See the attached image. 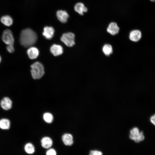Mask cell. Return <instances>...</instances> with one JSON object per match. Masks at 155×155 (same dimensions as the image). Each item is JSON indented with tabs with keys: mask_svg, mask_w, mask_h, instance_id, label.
<instances>
[{
	"mask_svg": "<svg viewBox=\"0 0 155 155\" xmlns=\"http://www.w3.org/2000/svg\"><path fill=\"white\" fill-rule=\"evenodd\" d=\"M37 38L36 33L31 29L27 28L21 31L20 42L23 46L27 47L34 44L36 42Z\"/></svg>",
	"mask_w": 155,
	"mask_h": 155,
	"instance_id": "cell-1",
	"label": "cell"
},
{
	"mask_svg": "<svg viewBox=\"0 0 155 155\" xmlns=\"http://www.w3.org/2000/svg\"><path fill=\"white\" fill-rule=\"evenodd\" d=\"M31 72L32 78L35 79L41 78L44 74V68L39 62H36L31 65Z\"/></svg>",
	"mask_w": 155,
	"mask_h": 155,
	"instance_id": "cell-2",
	"label": "cell"
},
{
	"mask_svg": "<svg viewBox=\"0 0 155 155\" xmlns=\"http://www.w3.org/2000/svg\"><path fill=\"white\" fill-rule=\"evenodd\" d=\"M130 138L137 143L144 140L145 136L142 131H140L139 129L137 127H135L130 131L129 135Z\"/></svg>",
	"mask_w": 155,
	"mask_h": 155,
	"instance_id": "cell-3",
	"label": "cell"
},
{
	"mask_svg": "<svg viewBox=\"0 0 155 155\" xmlns=\"http://www.w3.org/2000/svg\"><path fill=\"white\" fill-rule=\"evenodd\" d=\"M75 36L72 32H68L63 34L61 38V41L66 46L71 47L75 44Z\"/></svg>",
	"mask_w": 155,
	"mask_h": 155,
	"instance_id": "cell-4",
	"label": "cell"
},
{
	"mask_svg": "<svg viewBox=\"0 0 155 155\" xmlns=\"http://www.w3.org/2000/svg\"><path fill=\"white\" fill-rule=\"evenodd\" d=\"M2 39L3 42L7 45H13L14 38L11 31L9 29L5 30L3 32Z\"/></svg>",
	"mask_w": 155,
	"mask_h": 155,
	"instance_id": "cell-5",
	"label": "cell"
},
{
	"mask_svg": "<svg viewBox=\"0 0 155 155\" xmlns=\"http://www.w3.org/2000/svg\"><path fill=\"white\" fill-rule=\"evenodd\" d=\"M56 15L58 20L63 23L67 22L69 17L67 12L65 11L62 10L58 11Z\"/></svg>",
	"mask_w": 155,
	"mask_h": 155,
	"instance_id": "cell-6",
	"label": "cell"
},
{
	"mask_svg": "<svg viewBox=\"0 0 155 155\" xmlns=\"http://www.w3.org/2000/svg\"><path fill=\"white\" fill-rule=\"evenodd\" d=\"M142 33L139 30H136L132 31L129 35V38L131 41L136 42L138 41L141 38Z\"/></svg>",
	"mask_w": 155,
	"mask_h": 155,
	"instance_id": "cell-7",
	"label": "cell"
},
{
	"mask_svg": "<svg viewBox=\"0 0 155 155\" xmlns=\"http://www.w3.org/2000/svg\"><path fill=\"white\" fill-rule=\"evenodd\" d=\"M54 32L55 30L52 27L46 26L44 28L42 35L46 39H50L53 37Z\"/></svg>",
	"mask_w": 155,
	"mask_h": 155,
	"instance_id": "cell-8",
	"label": "cell"
},
{
	"mask_svg": "<svg viewBox=\"0 0 155 155\" xmlns=\"http://www.w3.org/2000/svg\"><path fill=\"white\" fill-rule=\"evenodd\" d=\"M119 28L117 24L115 22L111 23L107 29V32L113 35L117 34L119 32Z\"/></svg>",
	"mask_w": 155,
	"mask_h": 155,
	"instance_id": "cell-9",
	"label": "cell"
},
{
	"mask_svg": "<svg viewBox=\"0 0 155 155\" xmlns=\"http://www.w3.org/2000/svg\"><path fill=\"white\" fill-rule=\"evenodd\" d=\"M50 51L55 56H57L62 54L63 52L62 47L60 45L54 44L51 47Z\"/></svg>",
	"mask_w": 155,
	"mask_h": 155,
	"instance_id": "cell-10",
	"label": "cell"
},
{
	"mask_svg": "<svg viewBox=\"0 0 155 155\" xmlns=\"http://www.w3.org/2000/svg\"><path fill=\"white\" fill-rule=\"evenodd\" d=\"M0 104L3 109L5 110H7L11 108L12 102L9 98L5 97L1 100Z\"/></svg>",
	"mask_w": 155,
	"mask_h": 155,
	"instance_id": "cell-11",
	"label": "cell"
},
{
	"mask_svg": "<svg viewBox=\"0 0 155 155\" xmlns=\"http://www.w3.org/2000/svg\"><path fill=\"white\" fill-rule=\"evenodd\" d=\"M27 53L31 59H34L38 56L39 51L38 49L35 47H30L27 51Z\"/></svg>",
	"mask_w": 155,
	"mask_h": 155,
	"instance_id": "cell-12",
	"label": "cell"
},
{
	"mask_svg": "<svg viewBox=\"0 0 155 155\" xmlns=\"http://www.w3.org/2000/svg\"><path fill=\"white\" fill-rule=\"evenodd\" d=\"M62 139L63 143L66 146H71L73 143V137L70 134L66 133L64 134L62 136Z\"/></svg>",
	"mask_w": 155,
	"mask_h": 155,
	"instance_id": "cell-13",
	"label": "cell"
},
{
	"mask_svg": "<svg viewBox=\"0 0 155 155\" xmlns=\"http://www.w3.org/2000/svg\"><path fill=\"white\" fill-rule=\"evenodd\" d=\"M0 21L2 24L7 26H11L13 22L12 18L8 15L2 16L0 19Z\"/></svg>",
	"mask_w": 155,
	"mask_h": 155,
	"instance_id": "cell-14",
	"label": "cell"
},
{
	"mask_svg": "<svg viewBox=\"0 0 155 155\" xmlns=\"http://www.w3.org/2000/svg\"><path fill=\"white\" fill-rule=\"evenodd\" d=\"M75 11L80 14L82 15L84 12H87L88 9L84 4L81 3H77L74 7Z\"/></svg>",
	"mask_w": 155,
	"mask_h": 155,
	"instance_id": "cell-15",
	"label": "cell"
},
{
	"mask_svg": "<svg viewBox=\"0 0 155 155\" xmlns=\"http://www.w3.org/2000/svg\"><path fill=\"white\" fill-rule=\"evenodd\" d=\"M42 146L45 148H50L52 145L53 141L49 137H45L42 138L41 140Z\"/></svg>",
	"mask_w": 155,
	"mask_h": 155,
	"instance_id": "cell-16",
	"label": "cell"
},
{
	"mask_svg": "<svg viewBox=\"0 0 155 155\" xmlns=\"http://www.w3.org/2000/svg\"><path fill=\"white\" fill-rule=\"evenodd\" d=\"M10 121L7 119H3L0 120V128L3 129H9L10 126Z\"/></svg>",
	"mask_w": 155,
	"mask_h": 155,
	"instance_id": "cell-17",
	"label": "cell"
},
{
	"mask_svg": "<svg viewBox=\"0 0 155 155\" xmlns=\"http://www.w3.org/2000/svg\"><path fill=\"white\" fill-rule=\"evenodd\" d=\"M102 51L103 53L106 55L109 56L113 52L112 47L110 44H106L103 46Z\"/></svg>",
	"mask_w": 155,
	"mask_h": 155,
	"instance_id": "cell-18",
	"label": "cell"
},
{
	"mask_svg": "<svg viewBox=\"0 0 155 155\" xmlns=\"http://www.w3.org/2000/svg\"><path fill=\"white\" fill-rule=\"evenodd\" d=\"M25 152L28 154H32L35 151V148L33 145L31 143L26 144L24 146Z\"/></svg>",
	"mask_w": 155,
	"mask_h": 155,
	"instance_id": "cell-19",
	"label": "cell"
},
{
	"mask_svg": "<svg viewBox=\"0 0 155 155\" xmlns=\"http://www.w3.org/2000/svg\"><path fill=\"white\" fill-rule=\"evenodd\" d=\"M43 118L44 121L47 123H51L53 120L52 115L49 113H46L44 114Z\"/></svg>",
	"mask_w": 155,
	"mask_h": 155,
	"instance_id": "cell-20",
	"label": "cell"
},
{
	"mask_svg": "<svg viewBox=\"0 0 155 155\" xmlns=\"http://www.w3.org/2000/svg\"><path fill=\"white\" fill-rule=\"evenodd\" d=\"M46 154L47 155H55L56 152L55 150L52 148L46 152Z\"/></svg>",
	"mask_w": 155,
	"mask_h": 155,
	"instance_id": "cell-21",
	"label": "cell"
},
{
	"mask_svg": "<svg viewBox=\"0 0 155 155\" xmlns=\"http://www.w3.org/2000/svg\"><path fill=\"white\" fill-rule=\"evenodd\" d=\"M102 154L101 152L97 150H91L89 153V155H101Z\"/></svg>",
	"mask_w": 155,
	"mask_h": 155,
	"instance_id": "cell-22",
	"label": "cell"
},
{
	"mask_svg": "<svg viewBox=\"0 0 155 155\" xmlns=\"http://www.w3.org/2000/svg\"><path fill=\"white\" fill-rule=\"evenodd\" d=\"M7 49L9 52L10 53L13 52L14 51L13 45H8L7 46Z\"/></svg>",
	"mask_w": 155,
	"mask_h": 155,
	"instance_id": "cell-23",
	"label": "cell"
},
{
	"mask_svg": "<svg viewBox=\"0 0 155 155\" xmlns=\"http://www.w3.org/2000/svg\"><path fill=\"white\" fill-rule=\"evenodd\" d=\"M150 123L155 126V113L150 116Z\"/></svg>",
	"mask_w": 155,
	"mask_h": 155,
	"instance_id": "cell-24",
	"label": "cell"
},
{
	"mask_svg": "<svg viewBox=\"0 0 155 155\" xmlns=\"http://www.w3.org/2000/svg\"><path fill=\"white\" fill-rule=\"evenodd\" d=\"M151 1H155V0H150Z\"/></svg>",
	"mask_w": 155,
	"mask_h": 155,
	"instance_id": "cell-25",
	"label": "cell"
},
{
	"mask_svg": "<svg viewBox=\"0 0 155 155\" xmlns=\"http://www.w3.org/2000/svg\"><path fill=\"white\" fill-rule=\"evenodd\" d=\"M1 56H0V62L1 61Z\"/></svg>",
	"mask_w": 155,
	"mask_h": 155,
	"instance_id": "cell-26",
	"label": "cell"
}]
</instances>
